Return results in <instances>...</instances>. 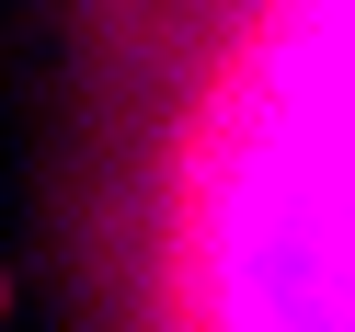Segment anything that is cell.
Here are the masks:
<instances>
[{
  "label": "cell",
  "mask_w": 355,
  "mask_h": 332,
  "mask_svg": "<svg viewBox=\"0 0 355 332\" xmlns=\"http://www.w3.org/2000/svg\"><path fill=\"white\" fill-rule=\"evenodd\" d=\"M80 332H355V0H92Z\"/></svg>",
  "instance_id": "cell-1"
}]
</instances>
